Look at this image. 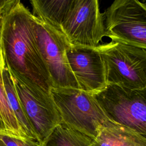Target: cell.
Instances as JSON below:
<instances>
[{"mask_svg": "<svg viewBox=\"0 0 146 146\" xmlns=\"http://www.w3.org/2000/svg\"><path fill=\"white\" fill-rule=\"evenodd\" d=\"M0 39L10 72L50 94L52 83L34 37L33 14L21 1L2 18Z\"/></svg>", "mask_w": 146, "mask_h": 146, "instance_id": "1", "label": "cell"}, {"mask_svg": "<svg viewBox=\"0 0 146 146\" xmlns=\"http://www.w3.org/2000/svg\"><path fill=\"white\" fill-rule=\"evenodd\" d=\"M16 91L38 141L42 145L62 118L50 94L11 72Z\"/></svg>", "mask_w": 146, "mask_h": 146, "instance_id": "7", "label": "cell"}, {"mask_svg": "<svg viewBox=\"0 0 146 146\" xmlns=\"http://www.w3.org/2000/svg\"><path fill=\"white\" fill-rule=\"evenodd\" d=\"M0 131H3L5 132V129H4V127H3V125L2 124V122L0 119Z\"/></svg>", "mask_w": 146, "mask_h": 146, "instance_id": "17", "label": "cell"}, {"mask_svg": "<svg viewBox=\"0 0 146 146\" xmlns=\"http://www.w3.org/2000/svg\"><path fill=\"white\" fill-rule=\"evenodd\" d=\"M62 123L92 139L109 120L94 95L75 88H52Z\"/></svg>", "mask_w": 146, "mask_h": 146, "instance_id": "3", "label": "cell"}, {"mask_svg": "<svg viewBox=\"0 0 146 146\" xmlns=\"http://www.w3.org/2000/svg\"><path fill=\"white\" fill-rule=\"evenodd\" d=\"M71 45L95 48L107 36L104 14L97 0H74L62 25Z\"/></svg>", "mask_w": 146, "mask_h": 146, "instance_id": "8", "label": "cell"}, {"mask_svg": "<svg viewBox=\"0 0 146 146\" xmlns=\"http://www.w3.org/2000/svg\"><path fill=\"white\" fill-rule=\"evenodd\" d=\"M1 39H0V51L1 50Z\"/></svg>", "mask_w": 146, "mask_h": 146, "instance_id": "18", "label": "cell"}, {"mask_svg": "<svg viewBox=\"0 0 146 146\" xmlns=\"http://www.w3.org/2000/svg\"><path fill=\"white\" fill-rule=\"evenodd\" d=\"M67 56L79 89L94 94L107 85L102 58L96 47L70 45Z\"/></svg>", "mask_w": 146, "mask_h": 146, "instance_id": "9", "label": "cell"}, {"mask_svg": "<svg viewBox=\"0 0 146 146\" xmlns=\"http://www.w3.org/2000/svg\"><path fill=\"white\" fill-rule=\"evenodd\" d=\"M96 48L104 63L107 84L130 90L146 87V49L114 40Z\"/></svg>", "mask_w": 146, "mask_h": 146, "instance_id": "2", "label": "cell"}, {"mask_svg": "<svg viewBox=\"0 0 146 146\" xmlns=\"http://www.w3.org/2000/svg\"><path fill=\"white\" fill-rule=\"evenodd\" d=\"M0 146H42L37 140L22 139L0 131Z\"/></svg>", "mask_w": 146, "mask_h": 146, "instance_id": "15", "label": "cell"}, {"mask_svg": "<svg viewBox=\"0 0 146 146\" xmlns=\"http://www.w3.org/2000/svg\"><path fill=\"white\" fill-rule=\"evenodd\" d=\"M34 37L50 76L52 88H78L70 68L67 50L70 45L64 35L33 15Z\"/></svg>", "mask_w": 146, "mask_h": 146, "instance_id": "5", "label": "cell"}, {"mask_svg": "<svg viewBox=\"0 0 146 146\" xmlns=\"http://www.w3.org/2000/svg\"><path fill=\"white\" fill-rule=\"evenodd\" d=\"M111 40L146 49V3L116 0L103 13Z\"/></svg>", "mask_w": 146, "mask_h": 146, "instance_id": "6", "label": "cell"}, {"mask_svg": "<svg viewBox=\"0 0 146 146\" xmlns=\"http://www.w3.org/2000/svg\"><path fill=\"white\" fill-rule=\"evenodd\" d=\"M3 64L4 58L1 49L0 51V119L3 125L5 133L15 137L26 139L8 102L2 78Z\"/></svg>", "mask_w": 146, "mask_h": 146, "instance_id": "14", "label": "cell"}, {"mask_svg": "<svg viewBox=\"0 0 146 146\" xmlns=\"http://www.w3.org/2000/svg\"><path fill=\"white\" fill-rule=\"evenodd\" d=\"M92 141L89 136L62 123L53 130L42 146H91Z\"/></svg>", "mask_w": 146, "mask_h": 146, "instance_id": "13", "label": "cell"}, {"mask_svg": "<svg viewBox=\"0 0 146 146\" xmlns=\"http://www.w3.org/2000/svg\"><path fill=\"white\" fill-rule=\"evenodd\" d=\"M18 2L17 0H0V19L7 14Z\"/></svg>", "mask_w": 146, "mask_h": 146, "instance_id": "16", "label": "cell"}, {"mask_svg": "<svg viewBox=\"0 0 146 146\" xmlns=\"http://www.w3.org/2000/svg\"><path fill=\"white\" fill-rule=\"evenodd\" d=\"M92 94L110 120L146 139V87L130 90L107 84Z\"/></svg>", "mask_w": 146, "mask_h": 146, "instance_id": "4", "label": "cell"}, {"mask_svg": "<svg viewBox=\"0 0 146 146\" xmlns=\"http://www.w3.org/2000/svg\"><path fill=\"white\" fill-rule=\"evenodd\" d=\"M74 0H33L30 3L33 15L44 23L62 33V25Z\"/></svg>", "mask_w": 146, "mask_h": 146, "instance_id": "11", "label": "cell"}, {"mask_svg": "<svg viewBox=\"0 0 146 146\" xmlns=\"http://www.w3.org/2000/svg\"><path fill=\"white\" fill-rule=\"evenodd\" d=\"M1 19H0V27H1Z\"/></svg>", "mask_w": 146, "mask_h": 146, "instance_id": "19", "label": "cell"}, {"mask_svg": "<svg viewBox=\"0 0 146 146\" xmlns=\"http://www.w3.org/2000/svg\"><path fill=\"white\" fill-rule=\"evenodd\" d=\"M2 78L9 106L26 139L38 140L36 134L23 110L10 70L5 62L2 70Z\"/></svg>", "mask_w": 146, "mask_h": 146, "instance_id": "12", "label": "cell"}, {"mask_svg": "<svg viewBox=\"0 0 146 146\" xmlns=\"http://www.w3.org/2000/svg\"><path fill=\"white\" fill-rule=\"evenodd\" d=\"M91 146H146V139L109 120L92 139Z\"/></svg>", "mask_w": 146, "mask_h": 146, "instance_id": "10", "label": "cell"}]
</instances>
